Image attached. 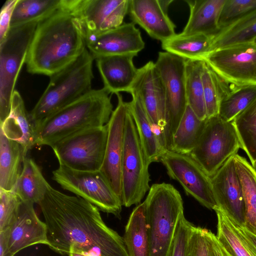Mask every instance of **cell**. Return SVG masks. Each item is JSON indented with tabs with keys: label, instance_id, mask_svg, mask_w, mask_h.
Masks as SVG:
<instances>
[{
	"label": "cell",
	"instance_id": "6da1fadb",
	"mask_svg": "<svg viewBox=\"0 0 256 256\" xmlns=\"http://www.w3.org/2000/svg\"><path fill=\"white\" fill-rule=\"evenodd\" d=\"M48 228V246L61 254L70 248L90 256H129L123 238L106 226L100 210L78 196L48 186L38 204Z\"/></svg>",
	"mask_w": 256,
	"mask_h": 256
},
{
	"label": "cell",
	"instance_id": "7a4b0ae2",
	"mask_svg": "<svg viewBox=\"0 0 256 256\" xmlns=\"http://www.w3.org/2000/svg\"><path fill=\"white\" fill-rule=\"evenodd\" d=\"M86 48L80 20L64 5L38 24L28 52L26 70L50 77L76 60Z\"/></svg>",
	"mask_w": 256,
	"mask_h": 256
},
{
	"label": "cell",
	"instance_id": "3957f363",
	"mask_svg": "<svg viewBox=\"0 0 256 256\" xmlns=\"http://www.w3.org/2000/svg\"><path fill=\"white\" fill-rule=\"evenodd\" d=\"M110 93L92 89L35 126L34 145L52 147L58 142L91 128L106 125L113 112Z\"/></svg>",
	"mask_w": 256,
	"mask_h": 256
},
{
	"label": "cell",
	"instance_id": "277c9868",
	"mask_svg": "<svg viewBox=\"0 0 256 256\" xmlns=\"http://www.w3.org/2000/svg\"><path fill=\"white\" fill-rule=\"evenodd\" d=\"M94 60L86 48L76 60L50 76L46 88L29 113L34 127L92 90Z\"/></svg>",
	"mask_w": 256,
	"mask_h": 256
},
{
	"label": "cell",
	"instance_id": "5b68a950",
	"mask_svg": "<svg viewBox=\"0 0 256 256\" xmlns=\"http://www.w3.org/2000/svg\"><path fill=\"white\" fill-rule=\"evenodd\" d=\"M151 256H170L184 214L180 192L171 184H152L144 200Z\"/></svg>",
	"mask_w": 256,
	"mask_h": 256
},
{
	"label": "cell",
	"instance_id": "8992f818",
	"mask_svg": "<svg viewBox=\"0 0 256 256\" xmlns=\"http://www.w3.org/2000/svg\"><path fill=\"white\" fill-rule=\"evenodd\" d=\"M38 22L10 28L0 42V124L9 116L14 88Z\"/></svg>",
	"mask_w": 256,
	"mask_h": 256
},
{
	"label": "cell",
	"instance_id": "52a82bcc",
	"mask_svg": "<svg viewBox=\"0 0 256 256\" xmlns=\"http://www.w3.org/2000/svg\"><path fill=\"white\" fill-rule=\"evenodd\" d=\"M129 108L127 114L122 164V206L138 204L150 190L148 166Z\"/></svg>",
	"mask_w": 256,
	"mask_h": 256
},
{
	"label": "cell",
	"instance_id": "ba28073f",
	"mask_svg": "<svg viewBox=\"0 0 256 256\" xmlns=\"http://www.w3.org/2000/svg\"><path fill=\"white\" fill-rule=\"evenodd\" d=\"M240 148L232 122L217 115L207 118L200 138L190 154L211 178Z\"/></svg>",
	"mask_w": 256,
	"mask_h": 256
},
{
	"label": "cell",
	"instance_id": "9c48e42d",
	"mask_svg": "<svg viewBox=\"0 0 256 256\" xmlns=\"http://www.w3.org/2000/svg\"><path fill=\"white\" fill-rule=\"evenodd\" d=\"M52 178L63 189L86 200L100 210L120 216L121 200L100 170L80 171L59 166L52 172Z\"/></svg>",
	"mask_w": 256,
	"mask_h": 256
},
{
	"label": "cell",
	"instance_id": "30bf717a",
	"mask_svg": "<svg viewBox=\"0 0 256 256\" xmlns=\"http://www.w3.org/2000/svg\"><path fill=\"white\" fill-rule=\"evenodd\" d=\"M108 126L88 130L64 139L52 148L60 166L80 171H98L102 166Z\"/></svg>",
	"mask_w": 256,
	"mask_h": 256
},
{
	"label": "cell",
	"instance_id": "8fae6325",
	"mask_svg": "<svg viewBox=\"0 0 256 256\" xmlns=\"http://www.w3.org/2000/svg\"><path fill=\"white\" fill-rule=\"evenodd\" d=\"M186 59L160 52L154 63L162 78L166 97V148L170 150L173 136L188 106L185 86Z\"/></svg>",
	"mask_w": 256,
	"mask_h": 256
},
{
	"label": "cell",
	"instance_id": "7c38bea8",
	"mask_svg": "<svg viewBox=\"0 0 256 256\" xmlns=\"http://www.w3.org/2000/svg\"><path fill=\"white\" fill-rule=\"evenodd\" d=\"M203 60L231 88L256 86V44L254 42L212 51Z\"/></svg>",
	"mask_w": 256,
	"mask_h": 256
},
{
	"label": "cell",
	"instance_id": "4fadbf2b",
	"mask_svg": "<svg viewBox=\"0 0 256 256\" xmlns=\"http://www.w3.org/2000/svg\"><path fill=\"white\" fill-rule=\"evenodd\" d=\"M160 162L168 175L181 184L187 194L208 208L214 210L217 207L210 177L190 154L166 150Z\"/></svg>",
	"mask_w": 256,
	"mask_h": 256
},
{
	"label": "cell",
	"instance_id": "5bb4252c",
	"mask_svg": "<svg viewBox=\"0 0 256 256\" xmlns=\"http://www.w3.org/2000/svg\"><path fill=\"white\" fill-rule=\"evenodd\" d=\"M128 93L134 94L140 98L152 124L154 132L163 148L166 150L164 136L166 126L164 89L154 62L150 61L138 69L137 76Z\"/></svg>",
	"mask_w": 256,
	"mask_h": 256
},
{
	"label": "cell",
	"instance_id": "9a60e30c",
	"mask_svg": "<svg viewBox=\"0 0 256 256\" xmlns=\"http://www.w3.org/2000/svg\"><path fill=\"white\" fill-rule=\"evenodd\" d=\"M130 0H64L65 7L82 22L85 32L98 33L122 24Z\"/></svg>",
	"mask_w": 256,
	"mask_h": 256
},
{
	"label": "cell",
	"instance_id": "2e32d148",
	"mask_svg": "<svg viewBox=\"0 0 256 256\" xmlns=\"http://www.w3.org/2000/svg\"><path fill=\"white\" fill-rule=\"evenodd\" d=\"M118 104L107 124L108 138L103 163L100 170L120 200L122 197V164L128 104L116 94ZM122 202V201H121Z\"/></svg>",
	"mask_w": 256,
	"mask_h": 256
},
{
	"label": "cell",
	"instance_id": "e0dca14e",
	"mask_svg": "<svg viewBox=\"0 0 256 256\" xmlns=\"http://www.w3.org/2000/svg\"><path fill=\"white\" fill-rule=\"evenodd\" d=\"M86 46L94 59L110 55L136 56L145 44L140 30L132 22L98 33L85 32Z\"/></svg>",
	"mask_w": 256,
	"mask_h": 256
},
{
	"label": "cell",
	"instance_id": "ac0fdd59",
	"mask_svg": "<svg viewBox=\"0 0 256 256\" xmlns=\"http://www.w3.org/2000/svg\"><path fill=\"white\" fill-rule=\"evenodd\" d=\"M210 179L217 207L244 226L245 206L243 192L236 170L234 155L226 160Z\"/></svg>",
	"mask_w": 256,
	"mask_h": 256
},
{
	"label": "cell",
	"instance_id": "d6986e66",
	"mask_svg": "<svg viewBox=\"0 0 256 256\" xmlns=\"http://www.w3.org/2000/svg\"><path fill=\"white\" fill-rule=\"evenodd\" d=\"M33 206L32 203L21 200L9 227L8 248L13 255L31 246L48 244L46 224L40 220Z\"/></svg>",
	"mask_w": 256,
	"mask_h": 256
},
{
	"label": "cell",
	"instance_id": "ffe728a7",
	"mask_svg": "<svg viewBox=\"0 0 256 256\" xmlns=\"http://www.w3.org/2000/svg\"><path fill=\"white\" fill-rule=\"evenodd\" d=\"M128 14L153 38L164 42L174 34L176 26L158 0H130Z\"/></svg>",
	"mask_w": 256,
	"mask_h": 256
},
{
	"label": "cell",
	"instance_id": "44dd1931",
	"mask_svg": "<svg viewBox=\"0 0 256 256\" xmlns=\"http://www.w3.org/2000/svg\"><path fill=\"white\" fill-rule=\"evenodd\" d=\"M134 54H118L96 58V66L104 83L110 94L128 92L136 78L138 69L133 62Z\"/></svg>",
	"mask_w": 256,
	"mask_h": 256
},
{
	"label": "cell",
	"instance_id": "7402d4cb",
	"mask_svg": "<svg viewBox=\"0 0 256 256\" xmlns=\"http://www.w3.org/2000/svg\"><path fill=\"white\" fill-rule=\"evenodd\" d=\"M226 0H189L190 14L181 34L213 36L220 30L219 20Z\"/></svg>",
	"mask_w": 256,
	"mask_h": 256
},
{
	"label": "cell",
	"instance_id": "603a6c76",
	"mask_svg": "<svg viewBox=\"0 0 256 256\" xmlns=\"http://www.w3.org/2000/svg\"><path fill=\"white\" fill-rule=\"evenodd\" d=\"M0 129L8 138L20 144L26 154L34 146V126L16 90L12 94L10 114L0 124Z\"/></svg>",
	"mask_w": 256,
	"mask_h": 256
},
{
	"label": "cell",
	"instance_id": "cb8c5ba5",
	"mask_svg": "<svg viewBox=\"0 0 256 256\" xmlns=\"http://www.w3.org/2000/svg\"><path fill=\"white\" fill-rule=\"evenodd\" d=\"M26 154L18 142L0 129V189L12 190L22 170Z\"/></svg>",
	"mask_w": 256,
	"mask_h": 256
},
{
	"label": "cell",
	"instance_id": "d4e9b609",
	"mask_svg": "<svg viewBox=\"0 0 256 256\" xmlns=\"http://www.w3.org/2000/svg\"><path fill=\"white\" fill-rule=\"evenodd\" d=\"M132 100L128 102L134 118L141 145L147 162H160L165 150L154 131L152 124L140 101L135 94H131Z\"/></svg>",
	"mask_w": 256,
	"mask_h": 256
},
{
	"label": "cell",
	"instance_id": "484cf974",
	"mask_svg": "<svg viewBox=\"0 0 256 256\" xmlns=\"http://www.w3.org/2000/svg\"><path fill=\"white\" fill-rule=\"evenodd\" d=\"M217 234L220 242L232 256H256V248L242 232L240 225L218 207Z\"/></svg>",
	"mask_w": 256,
	"mask_h": 256
},
{
	"label": "cell",
	"instance_id": "4316f807",
	"mask_svg": "<svg viewBox=\"0 0 256 256\" xmlns=\"http://www.w3.org/2000/svg\"><path fill=\"white\" fill-rule=\"evenodd\" d=\"M123 239L129 256H151L144 201L132 210Z\"/></svg>",
	"mask_w": 256,
	"mask_h": 256
},
{
	"label": "cell",
	"instance_id": "83f0119b",
	"mask_svg": "<svg viewBox=\"0 0 256 256\" xmlns=\"http://www.w3.org/2000/svg\"><path fill=\"white\" fill-rule=\"evenodd\" d=\"M256 39V8L221 28L212 36L210 52Z\"/></svg>",
	"mask_w": 256,
	"mask_h": 256
},
{
	"label": "cell",
	"instance_id": "f1b7e54d",
	"mask_svg": "<svg viewBox=\"0 0 256 256\" xmlns=\"http://www.w3.org/2000/svg\"><path fill=\"white\" fill-rule=\"evenodd\" d=\"M49 186L40 167L32 158L26 156L22 172L12 190L22 201L38 204Z\"/></svg>",
	"mask_w": 256,
	"mask_h": 256
},
{
	"label": "cell",
	"instance_id": "f546056e",
	"mask_svg": "<svg viewBox=\"0 0 256 256\" xmlns=\"http://www.w3.org/2000/svg\"><path fill=\"white\" fill-rule=\"evenodd\" d=\"M212 36L176 34L162 42L166 52L186 60H203L210 52Z\"/></svg>",
	"mask_w": 256,
	"mask_h": 256
},
{
	"label": "cell",
	"instance_id": "4dcf8cb0",
	"mask_svg": "<svg viewBox=\"0 0 256 256\" xmlns=\"http://www.w3.org/2000/svg\"><path fill=\"white\" fill-rule=\"evenodd\" d=\"M234 161L243 192L244 228L256 236V169L244 157L236 154Z\"/></svg>",
	"mask_w": 256,
	"mask_h": 256
},
{
	"label": "cell",
	"instance_id": "1f68e13d",
	"mask_svg": "<svg viewBox=\"0 0 256 256\" xmlns=\"http://www.w3.org/2000/svg\"><path fill=\"white\" fill-rule=\"evenodd\" d=\"M206 120H200L188 105L173 136L170 150L190 154L200 138Z\"/></svg>",
	"mask_w": 256,
	"mask_h": 256
},
{
	"label": "cell",
	"instance_id": "d6a6232c",
	"mask_svg": "<svg viewBox=\"0 0 256 256\" xmlns=\"http://www.w3.org/2000/svg\"><path fill=\"white\" fill-rule=\"evenodd\" d=\"M62 6L63 0H18L13 11L10 28L39 22Z\"/></svg>",
	"mask_w": 256,
	"mask_h": 256
},
{
	"label": "cell",
	"instance_id": "836d02e7",
	"mask_svg": "<svg viewBox=\"0 0 256 256\" xmlns=\"http://www.w3.org/2000/svg\"><path fill=\"white\" fill-rule=\"evenodd\" d=\"M204 60H186L185 86L188 105L202 120L207 119L202 73Z\"/></svg>",
	"mask_w": 256,
	"mask_h": 256
},
{
	"label": "cell",
	"instance_id": "e575fe53",
	"mask_svg": "<svg viewBox=\"0 0 256 256\" xmlns=\"http://www.w3.org/2000/svg\"><path fill=\"white\" fill-rule=\"evenodd\" d=\"M240 148L256 169V99L232 122Z\"/></svg>",
	"mask_w": 256,
	"mask_h": 256
},
{
	"label": "cell",
	"instance_id": "d590c367",
	"mask_svg": "<svg viewBox=\"0 0 256 256\" xmlns=\"http://www.w3.org/2000/svg\"><path fill=\"white\" fill-rule=\"evenodd\" d=\"M202 80L206 116L209 118L218 115L220 103L232 88L204 61Z\"/></svg>",
	"mask_w": 256,
	"mask_h": 256
},
{
	"label": "cell",
	"instance_id": "8d00e7d4",
	"mask_svg": "<svg viewBox=\"0 0 256 256\" xmlns=\"http://www.w3.org/2000/svg\"><path fill=\"white\" fill-rule=\"evenodd\" d=\"M256 99V86L232 88L222 100L218 115L224 120L232 122Z\"/></svg>",
	"mask_w": 256,
	"mask_h": 256
},
{
	"label": "cell",
	"instance_id": "74e56055",
	"mask_svg": "<svg viewBox=\"0 0 256 256\" xmlns=\"http://www.w3.org/2000/svg\"><path fill=\"white\" fill-rule=\"evenodd\" d=\"M256 8V0H226L219 20L220 29Z\"/></svg>",
	"mask_w": 256,
	"mask_h": 256
},
{
	"label": "cell",
	"instance_id": "f35d334b",
	"mask_svg": "<svg viewBox=\"0 0 256 256\" xmlns=\"http://www.w3.org/2000/svg\"><path fill=\"white\" fill-rule=\"evenodd\" d=\"M20 202L21 200L12 190L0 189V232L10 226Z\"/></svg>",
	"mask_w": 256,
	"mask_h": 256
},
{
	"label": "cell",
	"instance_id": "ab89813d",
	"mask_svg": "<svg viewBox=\"0 0 256 256\" xmlns=\"http://www.w3.org/2000/svg\"><path fill=\"white\" fill-rule=\"evenodd\" d=\"M210 231L193 226L189 240L188 256H212Z\"/></svg>",
	"mask_w": 256,
	"mask_h": 256
},
{
	"label": "cell",
	"instance_id": "60d3db41",
	"mask_svg": "<svg viewBox=\"0 0 256 256\" xmlns=\"http://www.w3.org/2000/svg\"><path fill=\"white\" fill-rule=\"evenodd\" d=\"M193 226L182 214L178 221L170 256H188L189 240Z\"/></svg>",
	"mask_w": 256,
	"mask_h": 256
},
{
	"label": "cell",
	"instance_id": "b9f144b4",
	"mask_svg": "<svg viewBox=\"0 0 256 256\" xmlns=\"http://www.w3.org/2000/svg\"><path fill=\"white\" fill-rule=\"evenodd\" d=\"M18 0H7L2 7L0 14V42L6 37L10 29V20Z\"/></svg>",
	"mask_w": 256,
	"mask_h": 256
},
{
	"label": "cell",
	"instance_id": "7bdbcfd3",
	"mask_svg": "<svg viewBox=\"0 0 256 256\" xmlns=\"http://www.w3.org/2000/svg\"><path fill=\"white\" fill-rule=\"evenodd\" d=\"M212 256H232L220 242L216 235L210 232Z\"/></svg>",
	"mask_w": 256,
	"mask_h": 256
},
{
	"label": "cell",
	"instance_id": "ee69618b",
	"mask_svg": "<svg viewBox=\"0 0 256 256\" xmlns=\"http://www.w3.org/2000/svg\"><path fill=\"white\" fill-rule=\"evenodd\" d=\"M9 228L0 232V256H14L8 248Z\"/></svg>",
	"mask_w": 256,
	"mask_h": 256
},
{
	"label": "cell",
	"instance_id": "f6af8a7d",
	"mask_svg": "<svg viewBox=\"0 0 256 256\" xmlns=\"http://www.w3.org/2000/svg\"><path fill=\"white\" fill-rule=\"evenodd\" d=\"M240 229L244 236L248 239L256 248V236L248 230L244 226H240Z\"/></svg>",
	"mask_w": 256,
	"mask_h": 256
},
{
	"label": "cell",
	"instance_id": "bcb514c9",
	"mask_svg": "<svg viewBox=\"0 0 256 256\" xmlns=\"http://www.w3.org/2000/svg\"><path fill=\"white\" fill-rule=\"evenodd\" d=\"M68 254L69 256H90L86 253L73 247L70 248Z\"/></svg>",
	"mask_w": 256,
	"mask_h": 256
},
{
	"label": "cell",
	"instance_id": "7dc6e473",
	"mask_svg": "<svg viewBox=\"0 0 256 256\" xmlns=\"http://www.w3.org/2000/svg\"><path fill=\"white\" fill-rule=\"evenodd\" d=\"M160 4V6H162V8L166 11L168 12V9L170 5V3L173 2L172 0H158Z\"/></svg>",
	"mask_w": 256,
	"mask_h": 256
},
{
	"label": "cell",
	"instance_id": "c3c4849f",
	"mask_svg": "<svg viewBox=\"0 0 256 256\" xmlns=\"http://www.w3.org/2000/svg\"><path fill=\"white\" fill-rule=\"evenodd\" d=\"M254 43H255V44H256V39L254 40Z\"/></svg>",
	"mask_w": 256,
	"mask_h": 256
}]
</instances>
